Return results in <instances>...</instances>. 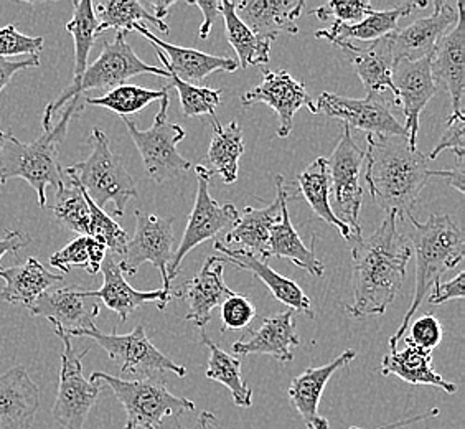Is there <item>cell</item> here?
<instances>
[{
	"instance_id": "1",
	"label": "cell",
	"mask_w": 465,
	"mask_h": 429,
	"mask_svg": "<svg viewBox=\"0 0 465 429\" xmlns=\"http://www.w3.org/2000/svg\"><path fill=\"white\" fill-rule=\"evenodd\" d=\"M411 256V243L398 232V216L386 214L370 238L353 243V304L347 314L355 319L383 315L401 291Z\"/></svg>"
},
{
	"instance_id": "2",
	"label": "cell",
	"mask_w": 465,
	"mask_h": 429,
	"mask_svg": "<svg viewBox=\"0 0 465 429\" xmlns=\"http://www.w3.org/2000/svg\"><path fill=\"white\" fill-rule=\"evenodd\" d=\"M367 180L376 205L400 220L411 218L420 192L446 170H430V159L411 145L408 135H367Z\"/></svg>"
},
{
	"instance_id": "3",
	"label": "cell",
	"mask_w": 465,
	"mask_h": 429,
	"mask_svg": "<svg viewBox=\"0 0 465 429\" xmlns=\"http://www.w3.org/2000/svg\"><path fill=\"white\" fill-rule=\"evenodd\" d=\"M410 220L412 228L408 240L416 254V289L408 313L404 314L398 331L390 339L391 352L398 350L396 344L403 339L414 314L420 311L432 287L464 260V233L449 214H430L426 224H420L414 216Z\"/></svg>"
},
{
	"instance_id": "4",
	"label": "cell",
	"mask_w": 465,
	"mask_h": 429,
	"mask_svg": "<svg viewBox=\"0 0 465 429\" xmlns=\"http://www.w3.org/2000/svg\"><path fill=\"white\" fill-rule=\"evenodd\" d=\"M84 109L81 98H74L64 106L62 119L40 135L34 143L24 144L15 135H7L0 151V185L12 179H24L34 188L38 205L46 206V188L54 190L63 184L60 164L62 145L73 117Z\"/></svg>"
},
{
	"instance_id": "5",
	"label": "cell",
	"mask_w": 465,
	"mask_h": 429,
	"mask_svg": "<svg viewBox=\"0 0 465 429\" xmlns=\"http://www.w3.org/2000/svg\"><path fill=\"white\" fill-rule=\"evenodd\" d=\"M139 75H155V76L171 80V75L163 68L143 63L135 55L133 46L125 42V34L117 32L116 38L113 42H104L98 60L88 65V68L81 75L80 80L73 81L68 88L63 90L58 98L46 106L44 121H42L44 129L48 131L52 127V119L54 115L73 99L81 98L86 91L99 90L108 93L121 85H125V81Z\"/></svg>"
},
{
	"instance_id": "6",
	"label": "cell",
	"mask_w": 465,
	"mask_h": 429,
	"mask_svg": "<svg viewBox=\"0 0 465 429\" xmlns=\"http://www.w3.org/2000/svg\"><path fill=\"white\" fill-rule=\"evenodd\" d=\"M91 382L108 384L125 412L124 429H162L165 418H179L195 410V403L171 394L162 376L123 380L104 372L91 374Z\"/></svg>"
},
{
	"instance_id": "7",
	"label": "cell",
	"mask_w": 465,
	"mask_h": 429,
	"mask_svg": "<svg viewBox=\"0 0 465 429\" xmlns=\"http://www.w3.org/2000/svg\"><path fill=\"white\" fill-rule=\"evenodd\" d=\"M90 144V157L63 172L80 184L94 205L103 210L108 204H113L114 214L123 216L129 200L137 197L134 179L125 169L121 157L113 153L108 135L99 127H93Z\"/></svg>"
},
{
	"instance_id": "8",
	"label": "cell",
	"mask_w": 465,
	"mask_h": 429,
	"mask_svg": "<svg viewBox=\"0 0 465 429\" xmlns=\"http://www.w3.org/2000/svg\"><path fill=\"white\" fill-rule=\"evenodd\" d=\"M169 95L161 99L159 113L149 129L141 131L134 121L121 117L137 151L143 157L145 174L157 184L179 177L190 169V162L179 153V144L185 139L183 127L169 121Z\"/></svg>"
},
{
	"instance_id": "9",
	"label": "cell",
	"mask_w": 465,
	"mask_h": 429,
	"mask_svg": "<svg viewBox=\"0 0 465 429\" xmlns=\"http://www.w3.org/2000/svg\"><path fill=\"white\" fill-rule=\"evenodd\" d=\"M74 337H88L94 340L101 349H104L109 358L116 362L123 375L134 376L135 380L162 376L165 372H171L182 378L187 375V368L175 364L171 357L162 354L161 350L153 345L145 335L143 325H137L134 331L124 335L117 332L103 334L96 327L91 331L76 332Z\"/></svg>"
},
{
	"instance_id": "10",
	"label": "cell",
	"mask_w": 465,
	"mask_h": 429,
	"mask_svg": "<svg viewBox=\"0 0 465 429\" xmlns=\"http://www.w3.org/2000/svg\"><path fill=\"white\" fill-rule=\"evenodd\" d=\"M54 334L62 339V368L60 382L54 404V418L64 429H83L88 420L91 408L98 402L101 384L84 378L83 358L90 352H83L73 347L72 335L54 329Z\"/></svg>"
},
{
	"instance_id": "11",
	"label": "cell",
	"mask_w": 465,
	"mask_h": 429,
	"mask_svg": "<svg viewBox=\"0 0 465 429\" xmlns=\"http://www.w3.org/2000/svg\"><path fill=\"white\" fill-rule=\"evenodd\" d=\"M195 174H197L198 184L195 205L188 216L187 228L182 236L179 248L173 251V260L167 269V279L171 284L179 274L182 263L190 251L197 248L198 244L203 242L215 240L216 236L226 228L232 230V224H236L240 218V212L236 206L232 204L222 205L210 195L212 172L203 165H197Z\"/></svg>"
},
{
	"instance_id": "12",
	"label": "cell",
	"mask_w": 465,
	"mask_h": 429,
	"mask_svg": "<svg viewBox=\"0 0 465 429\" xmlns=\"http://www.w3.org/2000/svg\"><path fill=\"white\" fill-rule=\"evenodd\" d=\"M341 141L331 151V159H327L329 175H331V192L335 198L333 214L349 226L355 242L361 238V224L358 216L363 202V188L360 185V172L365 162V151L355 143L351 131L343 125ZM353 242V243H355Z\"/></svg>"
},
{
	"instance_id": "13",
	"label": "cell",
	"mask_w": 465,
	"mask_h": 429,
	"mask_svg": "<svg viewBox=\"0 0 465 429\" xmlns=\"http://www.w3.org/2000/svg\"><path fill=\"white\" fill-rule=\"evenodd\" d=\"M134 236L125 244L119 268L124 276H135L143 263H151L161 273L165 291H171L167 269L173 260V218L135 210Z\"/></svg>"
},
{
	"instance_id": "14",
	"label": "cell",
	"mask_w": 465,
	"mask_h": 429,
	"mask_svg": "<svg viewBox=\"0 0 465 429\" xmlns=\"http://www.w3.org/2000/svg\"><path fill=\"white\" fill-rule=\"evenodd\" d=\"M315 111L341 119L350 131L358 129L373 135H408L404 125L393 116L391 105L385 96L353 99L323 91L315 103Z\"/></svg>"
},
{
	"instance_id": "15",
	"label": "cell",
	"mask_w": 465,
	"mask_h": 429,
	"mask_svg": "<svg viewBox=\"0 0 465 429\" xmlns=\"http://www.w3.org/2000/svg\"><path fill=\"white\" fill-rule=\"evenodd\" d=\"M32 315L52 322L54 329L74 337L76 332L96 329L98 299L80 286L50 287L28 309Z\"/></svg>"
},
{
	"instance_id": "16",
	"label": "cell",
	"mask_w": 465,
	"mask_h": 429,
	"mask_svg": "<svg viewBox=\"0 0 465 429\" xmlns=\"http://www.w3.org/2000/svg\"><path fill=\"white\" fill-rule=\"evenodd\" d=\"M240 101L244 107L264 103L271 109H274L279 119V137H287L292 133L295 113L299 109L307 107L313 115L317 113L315 103L309 96L304 85L295 80L294 76L286 70L268 72L264 68L261 85L246 91Z\"/></svg>"
},
{
	"instance_id": "17",
	"label": "cell",
	"mask_w": 465,
	"mask_h": 429,
	"mask_svg": "<svg viewBox=\"0 0 465 429\" xmlns=\"http://www.w3.org/2000/svg\"><path fill=\"white\" fill-rule=\"evenodd\" d=\"M430 73L436 86L448 91L452 115H464L465 91V4L457 2V22L440 38L430 55Z\"/></svg>"
},
{
	"instance_id": "18",
	"label": "cell",
	"mask_w": 465,
	"mask_h": 429,
	"mask_svg": "<svg viewBox=\"0 0 465 429\" xmlns=\"http://www.w3.org/2000/svg\"><path fill=\"white\" fill-rule=\"evenodd\" d=\"M134 30L143 34L153 44L159 62L163 65V70L169 75H175L179 80L188 83V85L202 86L206 76H210L212 73H232L240 68L238 62H234L232 58L205 54V52H200L195 48H185V46L167 44L153 35V32L143 24L135 25Z\"/></svg>"
},
{
	"instance_id": "19",
	"label": "cell",
	"mask_w": 465,
	"mask_h": 429,
	"mask_svg": "<svg viewBox=\"0 0 465 429\" xmlns=\"http://www.w3.org/2000/svg\"><path fill=\"white\" fill-rule=\"evenodd\" d=\"M457 9L448 2H436L430 17L418 18L411 25L390 34L394 62H418L430 56L440 38L456 25Z\"/></svg>"
},
{
	"instance_id": "20",
	"label": "cell",
	"mask_w": 465,
	"mask_h": 429,
	"mask_svg": "<svg viewBox=\"0 0 465 429\" xmlns=\"http://www.w3.org/2000/svg\"><path fill=\"white\" fill-rule=\"evenodd\" d=\"M393 86L396 91V106L403 107L406 117L404 129L410 135L411 145H416L420 113L438 93V86L430 73V56L418 62L401 60L394 63Z\"/></svg>"
},
{
	"instance_id": "21",
	"label": "cell",
	"mask_w": 465,
	"mask_h": 429,
	"mask_svg": "<svg viewBox=\"0 0 465 429\" xmlns=\"http://www.w3.org/2000/svg\"><path fill=\"white\" fill-rule=\"evenodd\" d=\"M224 264L220 256H208L197 276L192 277L187 284L173 289V297L185 299L188 305L187 321L195 322L198 329L203 331L212 321V313L223 304L224 299L232 294V289L224 283Z\"/></svg>"
},
{
	"instance_id": "22",
	"label": "cell",
	"mask_w": 465,
	"mask_h": 429,
	"mask_svg": "<svg viewBox=\"0 0 465 429\" xmlns=\"http://www.w3.org/2000/svg\"><path fill=\"white\" fill-rule=\"evenodd\" d=\"M297 345H301V339L295 332V313L287 309L286 313L266 317L256 331L250 332L244 339L236 340L232 344V355L238 358L268 355L281 364H287L294 360L292 347Z\"/></svg>"
},
{
	"instance_id": "23",
	"label": "cell",
	"mask_w": 465,
	"mask_h": 429,
	"mask_svg": "<svg viewBox=\"0 0 465 429\" xmlns=\"http://www.w3.org/2000/svg\"><path fill=\"white\" fill-rule=\"evenodd\" d=\"M357 357V350H345L341 355L325 364L322 367L307 368L304 374L295 376L289 386V402L295 412L301 414L305 426L312 429H329V421L319 413L323 390L333 374L341 368L349 367Z\"/></svg>"
},
{
	"instance_id": "24",
	"label": "cell",
	"mask_w": 465,
	"mask_h": 429,
	"mask_svg": "<svg viewBox=\"0 0 465 429\" xmlns=\"http://www.w3.org/2000/svg\"><path fill=\"white\" fill-rule=\"evenodd\" d=\"M99 271H103L104 283L98 291H91V295L96 297L98 301H103V304L111 311H114L119 315L121 322L127 321V317L131 314L149 303H155L159 311H163L173 299V289L171 291H165V289L137 291L134 289L125 281V276L119 268L117 258L113 254H106Z\"/></svg>"
},
{
	"instance_id": "25",
	"label": "cell",
	"mask_w": 465,
	"mask_h": 429,
	"mask_svg": "<svg viewBox=\"0 0 465 429\" xmlns=\"http://www.w3.org/2000/svg\"><path fill=\"white\" fill-rule=\"evenodd\" d=\"M345 58L355 68L367 96H385L386 91L393 95L396 105V91L393 86L394 56L388 35L370 42L367 45H355L350 42L335 44Z\"/></svg>"
},
{
	"instance_id": "26",
	"label": "cell",
	"mask_w": 465,
	"mask_h": 429,
	"mask_svg": "<svg viewBox=\"0 0 465 429\" xmlns=\"http://www.w3.org/2000/svg\"><path fill=\"white\" fill-rule=\"evenodd\" d=\"M302 0H244L234 4L236 15L261 42L272 44L279 34L295 35L297 18L302 15Z\"/></svg>"
},
{
	"instance_id": "27",
	"label": "cell",
	"mask_w": 465,
	"mask_h": 429,
	"mask_svg": "<svg viewBox=\"0 0 465 429\" xmlns=\"http://www.w3.org/2000/svg\"><path fill=\"white\" fill-rule=\"evenodd\" d=\"M40 408V390L27 368L0 375V429H32Z\"/></svg>"
},
{
	"instance_id": "28",
	"label": "cell",
	"mask_w": 465,
	"mask_h": 429,
	"mask_svg": "<svg viewBox=\"0 0 465 429\" xmlns=\"http://www.w3.org/2000/svg\"><path fill=\"white\" fill-rule=\"evenodd\" d=\"M276 190H278L279 202H281V220L271 228L269 234V256H276L282 260H289L297 268L304 269L311 276L322 277L325 273L322 261L315 254V234L312 236V244L307 246L301 240L299 233L292 224L289 208H287L286 185L284 177L276 175Z\"/></svg>"
},
{
	"instance_id": "29",
	"label": "cell",
	"mask_w": 465,
	"mask_h": 429,
	"mask_svg": "<svg viewBox=\"0 0 465 429\" xmlns=\"http://www.w3.org/2000/svg\"><path fill=\"white\" fill-rule=\"evenodd\" d=\"M215 250L223 253L226 256V263L230 261L236 268L250 271L254 276L260 277L261 281L268 286L271 294L278 299L279 303L287 305L289 309L297 311V313L305 314L309 317H313L312 303L311 299L304 294L299 284L291 281L289 277L281 276L274 269L266 264V261H261L260 258L252 256L248 251L238 250L232 246H224L223 243L215 242Z\"/></svg>"
},
{
	"instance_id": "30",
	"label": "cell",
	"mask_w": 465,
	"mask_h": 429,
	"mask_svg": "<svg viewBox=\"0 0 465 429\" xmlns=\"http://www.w3.org/2000/svg\"><path fill=\"white\" fill-rule=\"evenodd\" d=\"M281 220V202L276 200L264 208L246 206L240 214L238 222L224 236V246L238 244V250L248 251L252 256L266 261L269 256V234L271 228Z\"/></svg>"
},
{
	"instance_id": "31",
	"label": "cell",
	"mask_w": 465,
	"mask_h": 429,
	"mask_svg": "<svg viewBox=\"0 0 465 429\" xmlns=\"http://www.w3.org/2000/svg\"><path fill=\"white\" fill-rule=\"evenodd\" d=\"M428 7V2H410L398 5L390 10H371L367 17L361 22L353 24V25H341L333 22V25L327 30H319L315 32L317 38L329 40L331 44H341V42H375L383 36L390 35L398 30V22L400 18L411 15L414 9H424Z\"/></svg>"
},
{
	"instance_id": "32",
	"label": "cell",
	"mask_w": 465,
	"mask_h": 429,
	"mask_svg": "<svg viewBox=\"0 0 465 429\" xmlns=\"http://www.w3.org/2000/svg\"><path fill=\"white\" fill-rule=\"evenodd\" d=\"M0 277L5 281L0 299L9 304L25 305L27 309L50 287L64 281V274L50 273L36 258H28L25 264L0 269Z\"/></svg>"
},
{
	"instance_id": "33",
	"label": "cell",
	"mask_w": 465,
	"mask_h": 429,
	"mask_svg": "<svg viewBox=\"0 0 465 429\" xmlns=\"http://www.w3.org/2000/svg\"><path fill=\"white\" fill-rule=\"evenodd\" d=\"M381 374L385 376L396 375L410 384L438 386L446 394H454L457 392L456 384H450L432 368V352L418 349L411 344H406L403 350H394L385 355Z\"/></svg>"
},
{
	"instance_id": "34",
	"label": "cell",
	"mask_w": 465,
	"mask_h": 429,
	"mask_svg": "<svg viewBox=\"0 0 465 429\" xmlns=\"http://www.w3.org/2000/svg\"><path fill=\"white\" fill-rule=\"evenodd\" d=\"M297 188L302 194L305 202L311 205L313 214H317L325 224L339 228L343 240L353 243V233L347 224L339 220V216L333 214V206L331 205V175L327 159L319 157L297 177Z\"/></svg>"
},
{
	"instance_id": "35",
	"label": "cell",
	"mask_w": 465,
	"mask_h": 429,
	"mask_svg": "<svg viewBox=\"0 0 465 429\" xmlns=\"http://www.w3.org/2000/svg\"><path fill=\"white\" fill-rule=\"evenodd\" d=\"M210 121L213 125V135L208 147V162L213 169L212 174H218L224 184L232 185L238 180L240 159L244 153L242 127L236 121L223 125L216 116L210 117Z\"/></svg>"
},
{
	"instance_id": "36",
	"label": "cell",
	"mask_w": 465,
	"mask_h": 429,
	"mask_svg": "<svg viewBox=\"0 0 465 429\" xmlns=\"http://www.w3.org/2000/svg\"><path fill=\"white\" fill-rule=\"evenodd\" d=\"M202 342L210 350V358H208L205 372L206 378L226 386L230 390L232 402L236 406L251 408L252 406V390L242 380V360L224 352L222 347H218L215 342L206 335L205 331H202Z\"/></svg>"
},
{
	"instance_id": "37",
	"label": "cell",
	"mask_w": 465,
	"mask_h": 429,
	"mask_svg": "<svg viewBox=\"0 0 465 429\" xmlns=\"http://www.w3.org/2000/svg\"><path fill=\"white\" fill-rule=\"evenodd\" d=\"M222 15L224 18V32L230 45L238 55V66L250 68V66H266L271 54V44L261 42L258 36L251 32L250 28L242 24L236 15L234 2L224 0L222 2Z\"/></svg>"
},
{
	"instance_id": "38",
	"label": "cell",
	"mask_w": 465,
	"mask_h": 429,
	"mask_svg": "<svg viewBox=\"0 0 465 429\" xmlns=\"http://www.w3.org/2000/svg\"><path fill=\"white\" fill-rule=\"evenodd\" d=\"M93 9L98 18V35L111 28L127 35V32H133L135 25L143 22L153 24L163 35L169 34V25L159 18L153 17V14H149V10L143 7V4L137 0H131V2L106 0V2H99L96 5L93 4Z\"/></svg>"
},
{
	"instance_id": "39",
	"label": "cell",
	"mask_w": 465,
	"mask_h": 429,
	"mask_svg": "<svg viewBox=\"0 0 465 429\" xmlns=\"http://www.w3.org/2000/svg\"><path fill=\"white\" fill-rule=\"evenodd\" d=\"M73 7V18L64 28L72 34L74 42V81L80 80L81 75L88 68V56L96 44L99 24L90 0H74Z\"/></svg>"
},
{
	"instance_id": "40",
	"label": "cell",
	"mask_w": 465,
	"mask_h": 429,
	"mask_svg": "<svg viewBox=\"0 0 465 429\" xmlns=\"http://www.w3.org/2000/svg\"><path fill=\"white\" fill-rule=\"evenodd\" d=\"M52 212L56 222L66 230L78 233L80 236L90 234V208L86 202V194L76 180H63L62 185L56 188Z\"/></svg>"
},
{
	"instance_id": "41",
	"label": "cell",
	"mask_w": 465,
	"mask_h": 429,
	"mask_svg": "<svg viewBox=\"0 0 465 429\" xmlns=\"http://www.w3.org/2000/svg\"><path fill=\"white\" fill-rule=\"evenodd\" d=\"M171 86H163L162 90H147L137 85H121L114 90L104 93L99 98H86V105L91 106L104 107L109 111H114L121 117H129L143 107L149 106L151 103L161 101L165 95H169Z\"/></svg>"
},
{
	"instance_id": "42",
	"label": "cell",
	"mask_w": 465,
	"mask_h": 429,
	"mask_svg": "<svg viewBox=\"0 0 465 429\" xmlns=\"http://www.w3.org/2000/svg\"><path fill=\"white\" fill-rule=\"evenodd\" d=\"M108 250L104 244L93 240L91 236H78L64 248L50 256V264L60 269L62 274L70 273L72 268L86 269L90 274H96Z\"/></svg>"
},
{
	"instance_id": "43",
	"label": "cell",
	"mask_w": 465,
	"mask_h": 429,
	"mask_svg": "<svg viewBox=\"0 0 465 429\" xmlns=\"http://www.w3.org/2000/svg\"><path fill=\"white\" fill-rule=\"evenodd\" d=\"M172 86L177 90L182 113L187 117L216 116L215 109L222 103L223 90H212L206 86H195L171 75Z\"/></svg>"
},
{
	"instance_id": "44",
	"label": "cell",
	"mask_w": 465,
	"mask_h": 429,
	"mask_svg": "<svg viewBox=\"0 0 465 429\" xmlns=\"http://www.w3.org/2000/svg\"><path fill=\"white\" fill-rule=\"evenodd\" d=\"M86 202L90 208V234L88 236L101 244H104L106 250L111 251L113 256L121 258L124 254L125 244L129 242L124 228H121V224L114 222L104 210L94 205V202L88 195H86Z\"/></svg>"
},
{
	"instance_id": "45",
	"label": "cell",
	"mask_w": 465,
	"mask_h": 429,
	"mask_svg": "<svg viewBox=\"0 0 465 429\" xmlns=\"http://www.w3.org/2000/svg\"><path fill=\"white\" fill-rule=\"evenodd\" d=\"M373 10V5L368 2H360V0H350V2H339V0H331L329 4H325L319 9H313L311 14L315 17L321 18L325 22L329 17H335L337 24L341 25H353L361 22L367 17L368 14Z\"/></svg>"
},
{
	"instance_id": "46",
	"label": "cell",
	"mask_w": 465,
	"mask_h": 429,
	"mask_svg": "<svg viewBox=\"0 0 465 429\" xmlns=\"http://www.w3.org/2000/svg\"><path fill=\"white\" fill-rule=\"evenodd\" d=\"M44 36H27L20 34L15 24L0 28V58L14 55L35 56L44 50Z\"/></svg>"
},
{
	"instance_id": "47",
	"label": "cell",
	"mask_w": 465,
	"mask_h": 429,
	"mask_svg": "<svg viewBox=\"0 0 465 429\" xmlns=\"http://www.w3.org/2000/svg\"><path fill=\"white\" fill-rule=\"evenodd\" d=\"M256 319V307L246 295L234 294L222 304V332L242 331Z\"/></svg>"
},
{
	"instance_id": "48",
	"label": "cell",
	"mask_w": 465,
	"mask_h": 429,
	"mask_svg": "<svg viewBox=\"0 0 465 429\" xmlns=\"http://www.w3.org/2000/svg\"><path fill=\"white\" fill-rule=\"evenodd\" d=\"M442 342V325L434 314H424L410 327V337L404 339V344H411L418 349L432 350Z\"/></svg>"
},
{
	"instance_id": "49",
	"label": "cell",
	"mask_w": 465,
	"mask_h": 429,
	"mask_svg": "<svg viewBox=\"0 0 465 429\" xmlns=\"http://www.w3.org/2000/svg\"><path fill=\"white\" fill-rule=\"evenodd\" d=\"M464 115H450L448 119V125L442 133V137L438 145L432 149V153L428 155L430 161L438 159V155L444 151H452L456 154L457 159H464L465 143H464Z\"/></svg>"
},
{
	"instance_id": "50",
	"label": "cell",
	"mask_w": 465,
	"mask_h": 429,
	"mask_svg": "<svg viewBox=\"0 0 465 429\" xmlns=\"http://www.w3.org/2000/svg\"><path fill=\"white\" fill-rule=\"evenodd\" d=\"M465 273H459L456 277L449 279L446 283H439L436 286L432 287L430 294L428 295V301L430 304L440 305L448 301H464L465 295Z\"/></svg>"
},
{
	"instance_id": "51",
	"label": "cell",
	"mask_w": 465,
	"mask_h": 429,
	"mask_svg": "<svg viewBox=\"0 0 465 429\" xmlns=\"http://www.w3.org/2000/svg\"><path fill=\"white\" fill-rule=\"evenodd\" d=\"M40 66V56H28L25 60H7V58H0V93L5 90V86L9 85L12 78L22 70L28 68H38Z\"/></svg>"
},
{
	"instance_id": "52",
	"label": "cell",
	"mask_w": 465,
	"mask_h": 429,
	"mask_svg": "<svg viewBox=\"0 0 465 429\" xmlns=\"http://www.w3.org/2000/svg\"><path fill=\"white\" fill-rule=\"evenodd\" d=\"M190 5H195V7L202 10V14H203V22H202V25H200L198 35H200L202 40H206L208 35H210V32H212V27L215 25L216 20L222 15V2H205V0L193 2V0H192Z\"/></svg>"
},
{
	"instance_id": "53",
	"label": "cell",
	"mask_w": 465,
	"mask_h": 429,
	"mask_svg": "<svg viewBox=\"0 0 465 429\" xmlns=\"http://www.w3.org/2000/svg\"><path fill=\"white\" fill-rule=\"evenodd\" d=\"M30 243H32V238L28 236L27 233L10 230L5 233V236L0 238V260L7 253H18V251L24 250Z\"/></svg>"
},
{
	"instance_id": "54",
	"label": "cell",
	"mask_w": 465,
	"mask_h": 429,
	"mask_svg": "<svg viewBox=\"0 0 465 429\" xmlns=\"http://www.w3.org/2000/svg\"><path fill=\"white\" fill-rule=\"evenodd\" d=\"M464 159H457L456 169L446 170V177H444V180H448V184L450 187L457 188L459 194H464Z\"/></svg>"
},
{
	"instance_id": "55",
	"label": "cell",
	"mask_w": 465,
	"mask_h": 429,
	"mask_svg": "<svg viewBox=\"0 0 465 429\" xmlns=\"http://www.w3.org/2000/svg\"><path fill=\"white\" fill-rule=\"evenodd\" d=\"M216 424V418L213 413L202 412L197 416V420L193 421L190 426H182L179 424L177 429H213Z\"/></svg>"
},
{
	"instance_id": "56",
	"label": "cell",
	"mask_w": 465,
	"mask_h": 429,
	"mask_svg": "<svg viewBox=\"0 0 465 429\" xmlns=\"http://www.w3.org/2000/svg\"><path fill=\"white\" fill-rule=\"evenodd\" d=\"M439 414L438 408H432L430 412L424 413V414H420V416H412V418H408L406 421H396L393 424H385V426H380V428L376 429H396L400 428V426H404V424H410V423H416V421L428 420V418H436ZM350 429H363L358 428V426H351Z\"/></svg>"
},
{
	"instance_id": "57",
	"label": "cell",
	"mask_w": 465,
	"mask_h": 429,
	"mask_svg": "<svg viewBox=\"0 0 465 429\" xmlns=\"http://www.w3.org/2000/svg\"><path fill=\"white\" fill-rule=\"evenodd\" d=\"M177 2L175 0H153L151 2V7L153 9V17L159 18L163 22V17L169 15V9L173 7Z\"/></svg>"
},
{
	"instance_id": "58",
	"label": "cell",
	"mask_w": 465,
	"mask_h": 429,
	"mask_svg": "<svg viewBox=\"0 0 465 429\" xmlns=\"http://www.w3.org/2000/svg\"><path fill=\"white\" fill-rule=\"evenodd\" d=\"M7 135H9V133L0 131V151H2V147H4V143H5V139H7Z\"/></svg>"
},
{
	"instance_id": "59",
	"label": "cell",
	"mask_w": 465,
	"mask_h": 429,
	"mask_svg": "<svg viewBox=\"0 0 465 429\" xmlns=\"http://www.w3.org/2000/svg\"><path fill=\"white\" fill-rule=\"evenodd\" d=\"M305 429H312V428H305Z\"/></svg>"
}]
</instances>
